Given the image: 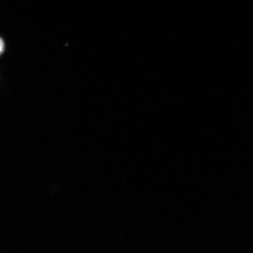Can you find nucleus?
<instances>
[{
	"instance_id": "1",
	"label": "nucleus",
	"mask_w": 253,
	"mask_h": 253,
	"mask_svg": "<svg viewBox=\"0 0 253 253\" xmlns=\"http://www.w3.org/2000/svg\"><path fill=\"white\" fill-rule=\"evenodd\" d=\"M5 49V45L4 41L0 38V56L4 52Z\"/></svg>"
}]
</instances>
